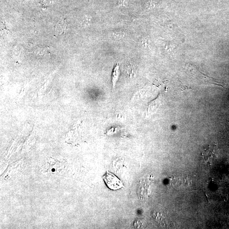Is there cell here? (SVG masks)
<instances>
[{"label": "cell", "mask_w": 229, "mask_h": 229, "mask_svg": "<svg viewBox=\"0 0 229 229\" xmlns=\"http://www.w3.org/2000/svg\"><path fill=\"white\" fill-rule=\"evenodd\" d=\"M108 187L110 189L117 190L124 187L122 182L114 174L107 171L103 177Z\"/></svg>", "instance_id": "6da1fadb"}, {"label": "cell", "mask_w": 229, "mask_h": 229, "mask_svg": "<svg viewBox=\"0 0 229 229\" xmlns=\"http://www.w3.org/2000/svg\"><path fill=\"white\" fill-rule=\"evenodd\" d=\"M204 161L208 164L213 163L217 158V149L214 144H210L203 150L202 154Z\"/></svg>", "instance_id": "7a4b0ae2"}, {"label": "cell", "mask_w": 229, "mask_h": 229, "mask_svg": "<svg viewBox=\"0 0 229 229\" xmlns=\"http://www.w3.org/2000/svg\"><path fill=\"white\" fill-rule=\"evenodd\" d=\"M120 73L119 66L118 64H117L115 67L113 72H112V83L113 88H115L117 81L118 80Z\"/></svg>", "instance_id": "3957f363"}, {"label": "cell", "mask_w": 229, "mask_h": 229, "mask_svg": "<svg viewBox=\"0 0 229 229\" xmlns=\"http://www.w3.org/2000/svg\"><path fill=\"white\" fill-rule=\"evenodd\" d=\"M66 28V25L65 22L60 21L57 25L55 28V33L57 34H60L65 31Z\"/></svg>", "instance_id": "277c9868"}, {"label": "cell", "mask_w": 229, "mask_h": 229, "mask_svg": "<svg viewBox=\"0 0 229 229\" xmlns=\"http://www.w3.org/2000/svg\"><path fill=\"white\" fill-rule=\"evenodd\" d=\"M91 20H92V18H91V17H85L84 18H83L82 21V26L83 27H88L91 24Z\"/></svg>", "instance_id": "5b68a950"}, {"label": "cell", "mask_w": 229, "mask_h": 229, "mask_svg": "<svg viewBox=\"0 0 229 229\" xmlns=\"http://www.w3.org/2000/svg\"><path fill=\"white\" fill-rule=\"evenodd\" d=\"M112 35L115 38H118V39H121V38H122L124 37L125 34L124 32L118 31H115V32H113Z\"/></svg>", "instance_id": "8992f818"}, {"label": "cell", "mask_w": 229, "mask_h": 229, "mask_svg": "<svg viewBox=\"0 0 229 229\" xmlns=\"http://www.w3.org/2000/svg\"><path fill=\"white\" fill-rule=\"evenodd\" d=\"M127 73L128 75L130 76H133L135 75V68H134L133 66H129L128 68H127Z\"/></svg>", "instance_id": "52a82bcc"}, {"label": "cell", "mask_w": 229, "mask_h": 229, "mask_svg": "<svg viewBox=\"0 0 229 229\" xmlns=\"http://www.w3.org/2000/svg\"><path fill=\"white\" fill-rule=\"evenodd\" d=\"M128 3V0H119V4L121 6H126Z\"/></svg>", "instance_id": "ba28073f"}]
</instances>
